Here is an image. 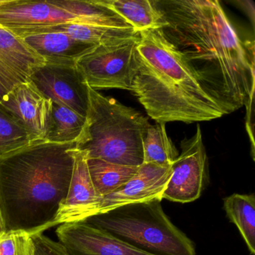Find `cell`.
Segmentation results:
<instances>
[{"label": "cell", "mask_w": 255, "mask_h": 255, "mask_svg": "<svg viewBox=\"0 0 255 255\" xmlns=\"http://www.w3.org/2000/svg\"><path fill=\"white\" fill-rule=\"evenodd\" d=\"M166 39L206 92L231 114L255 98V43L244 41L216 0L156 1Z\"/></svg>", "instance_id": "1"}, {"label": "cell", "mask_w": 255, "mask_h": 255, "mask_svg": "<svg viewBox=\"0 0 255 255\" xmlns=\"http://www.w3.org/2000/svg\"><path fill=\"white\" fill-rule=\"evenodd\" d=\"M76 142L36 141L0 156V212L7 232L50 228L66 198Z\"/></svg>", "instance_id": "2"}, {"label": "cell", "mask_w": 255, "mask_h": 255, "mask_svg": "<svg viewBox=\"0 0 255 255\" xmlns=\"http://www.w3.org/2000/svg\"><path fill=\"white\" fill-rule=\"evenodd\" d=\"M138 68L131 86L147 115L157 123L214 120L227 115L162 29L140 32Z\"/></svg>", "instance_id": "3"}, {"label": "cell", "mask_w": 255, "mask_h": 255, "mask_svg": "<svg viewBox=\"0 0 255 255\" xmlns=\"http://www.w3.org/2000/svg\"><path fill=\"white\" fill-rule=\"evenodd\" d=\"M86 125L76 149L87 159L138 167L144 162L142 137L150 125L141 113L89 87Z\"/></svg>", "instance_id": "4"}, {"label": "cell", "mask_w": 255, "mask_h": 255, "mask_svg": "<svg viewBox=\"0 0 255 255\" xmlns=\"http://www.w3.org/2000/svg\"><path fill=\"white\" fill-rule=\"evenodd\" d=\"M161 202L128 204L83 222L149 255H196L193 242L171 222Z\"/></svg>", "instance_id": "5"}, {"label": "cell", "mask_w": 255, "mask_h": 255, "mask_svg": "<svg viewBox=\"0 0 255 255\" xmlns=\"http://www.w3.org/2000/svg\"><path fill=\"white\" fill-rule=\"evenodd\" d=\"M140 35L101 44L82 56L77 65L89 87L130 91L138 68Z\"/></svg>", "instance_id": "6"}, {"label": "cell", "mask_w": 255, "mask_h": 255, "mask_svg": "<svg viewBox=\"0 0 255 255\" xmlns=\"http://www.w3.org/2000/svg\"><path fill=\"white\" fill-rule=\"evenodd\" d=\"M180 147L162 199L184 204L198 199L208 181V159L200 125L191 138L181 141Z\"/></svg>", "instance_id": "7"}, {"label": "cell", "mask_w": 255, "mask_h": 255, "mask_svg": "<svg viewBox=\"0 0 255 255\" xmlns=\"http://www.w3.org/2000/svg\"><path fill=\"white\" fill-rule=\"evenodd\" d=\"M29 82L44 98L86 118L89 86L75 62H45L30 76Z\"/></svg>", "instance_id": "8"}, {"label": "cell", "mask_w": 255, "mask_h": 255, "mask_svg": "<svg viewBox=\"0 0 255 255\" xmlns=\"http://www.w3.org/2000/svg\"><path fill=\"white\" fill-rule=\"evenodd\" d=\"M74 22L81 23L58 0H3L0 3V26L20 38L33 29Z\"/></svg>", "instance_id": "9"}, {"label": "cell", "mask_w": 255, "mask_h": 255, "mask_svg": "<svg viewBox=\"0 0 255 255\" xmlns=\"http://www.w3.org/2000/svg\"><path fill=\"white\" fill-rule=\"evenodd\" d=\"M56 235L68 255H151L85 222L62 224Z\"/></svg>", "instance_id": "10"}, {"label": "cell", "mask_w": 255, "mask_h": 255, "mask_svg": "<svg viewBox=\"0 0 255 255\" xmlns=\"http://www.w3.org/2000/svg\"><path fill=\"white\" fill-rule=\"evenodd\" d=\"M171 173V165L162 166L154 163H143L138 166L136 174L124 186L103 197L97 215L128 204L162 200Z\"/></svg>", "instance_id": "11"}, {"label": "cell", "mask_w": 255, "mask_h": 255, "mask_svg": "<svg viewBox=\"0 0 255 255\" xmlns=\"http://www.w3.org/2000/svg\"><path fill=\"white\" fill-rule=\"evenodd\" d=\"M91 180L86 153L75 149L74 164L66 198L51 227L64 223L83 222L95 216L101 203Z\"/></svg>", "instance_id": "12"}, {"label": "cell", "mask_w": 255, "mask_h": 255, "mask_svg": "<svg viewBox=\"0 0 255 255\" xmlns=\"http://www.w3.org/2000/svg\"><path fill=\"white\" fill-rule=\"evenodd\" d=\"M44 63L22 38L0 26V83L8 92L29 82L30 76Z\"/></svg>", "instance_id": "13"}, {"label": "cell", "mask_w": 255, "mask_h": 255, "mask_svg": "<svg viewBox=\"0 0 255 255\" xmlns=\"http://www.w3.org/2000/svg\"><path fill=\"white\" fill-rule=\"evenodd\" d=\"M0 105L25 127L34 141H42L50 101L44 98L30 82L18 85L7 92Z\"/></svg>", "instance_id": "14"}, {"label": "cell", "mask_w": 255, "mask_h": 255, "mask_svg": "<svg viewBox=\"0 0 255 255\" xmlns=\"http://www.w3.org/2000/svg\"><path fill=\"white\" fill-rule=\"evenodd\" d=\"M22 39L45 62L77 63L82 56L98 46L77 41L60 32L38 34Z\"/></svg>", "instance_id": "15"}, {"label": "cell", "mask_w": 255, "mask_h": 255, "mask_svg": "<svg viewBox=\"0 0 255 255\" xmlns=\"http://www.w3.org/2000/svg\"><path fill=\"white\" fill-rule=\"evenodd\" d=\"M125 19L135 32L165 27L167 21L156 1L149 0H98Z\"/></svg>", "instance_id": "16"}, {"label": "cell", "mask_w": 255, "mask_h": 255, "mask_svg": "<svg viewBox=\"0 0 255 255\" xmlns=\"http://www.w3.org/2000/svg\"><path fill=\"white\" fill-rule=\"evenodd\" d=\"M60 32L66 34L73 39L88 44L101 45L106 43L111 42L116 40L131 38L139 35L133 28L109 27V26H97V25L86 24L81 23H67L56 26H47L33 29L26 32L21 38L38 35V34Z\"/></svg>", "instance_id": "17"}, {"label": "cell", "mask_w": 255, "mask_h": 255, "mask_svg": "<svg viewBox=\"0 0 255 255\" xmlns=\"http://www.w3.org/2000/svg\"><path fill=\"white\" fill-rule=\"evenodd\" d=\"M86 122V118L71 109L50 101L42 141L57 144L76 142L83 132Z\"/></svg>", "instance_id": "18"}, {"label": "cell", "mask_w": 255, "mask_h": 255, "mask_svg": "<svg viewBox=\"0 0 255 255\" xmlns=\"http://www.w3.org/2000/svg\"><path fill=\"white\" fill-rule=\"evenodd\" d=\"M230 222L237 226L249 252L255 255V195L233 194L224 199Z\"/></svg>", "instance_id": "19"}, {"label": "cell", "mask_w": 255, "mask_h": 255, "mask_svg": "<svg viewBox=\"0 0 255 255\" xmlns=\"http://www.w3.org/2000/svg\"><path fill=\"white\" fill-rule=\"evenodd\" d=\"M87 165L95 191L102 198L124 186L136 174L138 168L98 159H87Z\"/></svg>", "instance_id": "20"}, {"label": "cell", "mask_w": 255, "mask_h": 255, "mask_svg": "<svg viewBox=\"0 0 255 255\" xmlns=\"http://www.w3.org/2000/svg\"><path fill=\"white\" fill-rule=\"evenodd\" d=\"M143 163L171 166L179 153L167 134L165 123L150 125L142 137Z\"/></svg>", "instance_id": "21"}, {"label": "cell", "mask_w": 255, "mask_h": 255, "mask_svg": "<svg viewBox=\"0 0 255 255\" xmlns=\"http://www.w3.org/2000/svg\"><path fill=\"white\" fill-rule=\"evenodd\" d=\"M25 127L0 105V156L34 142Z\"/></svg>", "instance_id": "22"}, {"label": "cell", "mask_w": 255, "mask_h": 255, "mask_svg": "<svg viewBox=\"0 0 255 255\" xmlns=\"http://www.w3.org/2000/svg\"><path fill=\"white\" fill-rule=\"evenodd\" d=\"M0 255H35L32 235L24 231H10L0 236Z\"/></svg>", "instance_id": "23"}, {"label": "cell", "mask_w": 255, "mask_h": 255, "mask_svg": "<svg viewBox=\"0 0 255 255\" xmlns=\"http://www.w3.org/2000/svg\"><path fill=\"white\" fill-rule=\"evenodd\" d=\"M35 248V255H68L59 243L43 235L42 233L32 235Z\"/></svg>", "instance_id": "24"}, {"label": "cell", "mask_w": 255, "mask_h": 255, "mask_svg": "<svg viewBox=\"0 0 255 255\" xmlns=\"http://www.w3.org/2000/svg\"><path fill=\"white\" fill-rule=\"evenodd\" d=\"M6 232V228H5V223H4L2 214H1V212H0V236L3 235V234Z\"/></svg>", "instance_id": "25"}, {"label": "cell", "mask_w": 255, "mask_h": 255, "mask_svg": "<svg viewBox=\"0 0 255 255\" xmlns=\"http://www.w3.org/2000/svg\"><path fill=\"white\" fill-rule=\"evenodd\" d=\"M7 92H8V91L0 83V101H2V98L6 95Z\"/></svg>", "instance_id": "26"}, {"label": "cell", "mask_w": 255, "mask_h": 255, "mask_svg": "<svg viewBox=\"0 0 255 255\" xmlns=\"http://www.w3.org/2000/svg\"><path fill=\"white\" fill-rule=\"evenodd\" d=\"M2 1H3V0H0V3H1V2H2Z\"/></svg>", "instance_id": "27"}]
</instances>
